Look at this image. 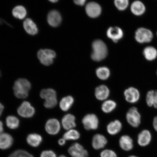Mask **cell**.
Returning a JSON list of instances; mask_svg holds the SVG:
<instances>
[{
    "label": "cell",
    "instance_id": "cell-1",
    "mask_svg": "<svg viewBox=\"0 0 157 157\" xmlns=\"http://www.w3.org/2000/svg\"><path fill=\"white\" fill-rule=\"evenodd\" d=\"M31 88L30 82L25 78H20L16 80L13 88L15 97L19 99H24L28 97Z\"/></svg>",
    "mask_w": 157,
    "mask_h": 157
},
{
    "label": "cell",
    "instance_id": "cell-2",
    "mask_svg": "<svg viewBox=\"0 0 157 157\" xmlns=\"http://www.w3.org/2000/svg\"><path fill=\"white\" fill-rule=\"evenodd\" d=\"M93 52L91 58L93 60L100 62L103 60L107 56L108 49L106 45L103 41L96 40L92 44Z\"/></svg>",
    "mask_w": 157,
    "mask_h": 157
},
{
    "label": "cell",
    "instance_id": "cell-3",
    "mask_svg": "<svg viewBox=\"0 0 157 157\" xmlns=\"http://www.w3.org/2000/svg\"><path fill=\"white\" fill-rule=\"evenodd\" d=\"M154 37L152 31L146 27H139L135 32V39L139 44H148L152 42Z\"/></svg>",
    "mask_w": 157,
    "mask_h": 157
},
{
    "label": "cell",
    "instance_id": "cell-4",
    "mask_svg": "<svg viewBox=\"0 0 157 157\" xmlns=\"http://www.w3.org/2000/svg\"><path fill=\"white\" fill-rule=\"evenodd\" d=\"M40 96L45 100L44 105L47 109H52L57 104L56 92L52 88L42 90L40 92Z\"/></svg>",
    "mask_w": 157,
    "mask_h": 157
},
{
    "label": "cell",
    "instance_id": "cell-5",
    "mask_svg": "<svg viewBox=\"0 0 157 157\" xmlns=\"http://www.w3.org/2000/svg\"><path fill=\"white\" fill-rule=\"evenodd\" d=\"M37 56L41 63L45 66H50L53 63L56 54L51 49H40L37 53Z\"/></svg>",
    "mask_w": 157,
    "mask_h": 157
},
{
    "label": "cell",
    "instance_id": "cell-6",
    "mask_svg": "<svg viewBox=\"0 0 157 157\" xmlns=\"http://www.w3.org/2000/svg\"><path fill=\"white\" fill-rule=\"evenodd\" d=\"M84 128L86 130H95L99 125L98 117L94 114H88L84 117L82 121Z\"/></svg>",
    "mask_w": 157,
    "mask_h": 157
},
{
    "label": "cell",
    "instance_id": "cell-7",
    "mask_svg": "<svg viewBox=\"0 0 157 157\" xmlns=\"http://www.w3.org/2000/svg\"><path fill=\"white\" fill-rule=\"evenodd\" d=\"M126 119L131 126L138 127L141 122V116L136 108L132 107L129 109L126 114Z\"/></svg>",
    "mask_w": 157,
    "mask_h": 157
},
{
    "label": "cell",
    "instance_id": "cell-8",
    "mask_svg": "<svg viewBox=\"0 0 157 157\" xmlns=\"http://www.w3.org/2000/svg\"><path fill=\"white\" fill-rule=\"evenodd\" d=\"M17 112L21 117L29 118L34 115L35 110L28 101H25L19 107Z\"/></svg>",
    "mask_w": 157,
    "mask_h": 157
},
{
    "label": "cell",
    "instance_id": "cell-9",
    "mask_svg": "<svg viewBox=\"0 0 157 157\" xmlns=\"http://www.w3.org/2000/svg\"><path fill=\"white\" fill-rule=\"evenodd\" d=\"M68 152L72 157H88V152L87 150L79 143H74L68 150Z\"/></svg>",
    "mask_w": 157,
    "mask_h": 157
},
{
    "label": "cell",
    "instance_id": "cell-10",
    "mask_svg": "<svg viewBox=\"0 0 157 157\" xmlns=\"http://www.w3.org/2000/svg\"><path fill=\"white\" fill-rule=\"evenodd\" d=\"M86 12L88 16L91 18H96L101 15V6L95 2H90L86 5Z\"/></svg>",
    "mask_w": 157,
    "mask_h": 157
},
{
    "label": "cell",
    "instance_id": "cell-11",
    "mask_svg": "<svg viewBox=\"0 0 157 157\" xmlns=\"http://www.w3.org/2000/svg\"><path fill=\"white\" fill-rule=\"evenodd\" d=\"M47 20L51 26L56 27L61 23L62 18L59 13L56 10H52L48 13Z\"/></svg>",
    "mask_w": 157,
    "mask_h": 157
},
{
    "label": "cell",
    "instance_id": "cell-12",
    "mask_svg": "<svg viewBox=\"0 0 157 157\" xmlns=\"http://www.w3.org/2000/svg\"><path fill=\"white\" fill-rule=\"evenodd\" d=\"M124 95L126 101L131 103L137 102L140 97V94L138 90L133 87H129L125 90Z\"/></svg>",
    "mask_w": 157,
    "mask_h": 157
},
{
    "label": "cell",
    "instance_id": "cell-13",
    "mask_svg": "<svg viewBox=\"0 0 157 157\" xmlns=\"http://www.w3.org/2000/svg\"><path fill=\"white\" fill-rule=\"evenodd\" d=\"M130 10L133 14L136 16L140 17L144 15L146 13V8L142 2L135 1L131 4Z\"/></svg>",
    "mask_w": 157,
    "mask_h": 157
},
{
    "label": "cell",
    "instance_id": "cell-14",
    "mask_svg": "<svg viewBox=\"0 0 157 157\" xmlns=\"http://www.w3.org/2000/svg\"><path fill=\"white\" fill-rule=\"evenodd\" d=\"M107 35L108 38L111 39L114 42L117 43L123 38V32L120 27H110L108 29Z\"/></svg>",
    "mask_w": 157,
    "mask_h": 157
},
{
    "label": "cell",
    "instance_id": "cell-15",
    "mask_svg": "<svg viewBox=\"0 0 157 157\" xmlns=\"http://www.w3.org/2000/svg\"><path fill=\"white\" fill-rule=\"evenodd\" d=\"M60 125L59 122L56 119H52L47 121L45 129L49 134L55 135L57 134L60 131Z\"/></svg>",
    "mask_w": 157,
    "mask_h": 157
},
{
    "label": "cell",
    "instance_id": "cell-16",
    "mask_svg": "<svg viewBox=\"0 0 157 157\" xmlns=\"http://www.w3.org/2000/svg\"><path fill=\"white\" fill-rule=\"evenodd\" d=\"M107 143V140L105 136L101 134H95L92 140V146L96 150L103 148Z\"/></svg>",
    "mask_w": 157,
    "mask_h": 157
},
{
    "label": "cell",
    "instance_id": "cell-17",
    "mask_svg": "<svg viewBox=\"0 0 157 157\" xmlns=\"http://www.w3.org/2000/svg\"><path fill=\"white\" fill-rule=\"evenodd\" d=\"M151 138V135L150 131L147 130H143L139 133L137 143L140 146H146L150 144Z\"/></svg>",
    "mask_w": 157,
    "mask_h": 157
},
{
    "label": "cell",
    "instance_id": "cell-18",
    "mask_svg": "<svg viewBox=\"0 0 157 157\" xmlns=\"http://www.w3.org/2000/svg\"><path fill=\"white\" fill-rule=\"evenodd\" d=\"M63 127L66 130H70L76 126L75 117L72 114L65 115L62 119Z\"/></svg>",
    "mask_w": 157,
    "mask_h": 157
},
{
    "label": "cell",
    "instance_id": "cell-19",
    "mask_svg": "<svg viewBox=\"0 0 157 157\" xmlns=\"http://www.w3.org/2000/svg\"><path fill=\"white\" fill-rule=\"evenodd\" d=\"M109 88L105 85H101L96 88L95 96L97 99L99 101L106 99L109 95Z\"/></svg>",
    "mask_w": 157,
    "mask_h": 157
},
{
    "label": "cell",
    "instance_id": "cell-20",
    "mask_svg": "<svg viewBox=\"0 0 157 157\" xmlns=\"http://www.w3.org/2000/svg\"><path fill=\"white\" fill-rule=\"evenodd\" d=\"M23 27L26 32L31 35H36L38 32V29L36 24L30 18H27L23 23Z\"/></svg>",
    "mask_w": 157,
    "mask_h": 157
},
{
    "label": "cell",
    "instance_id": "cell-21",
    "mask_svg": "<svg viewBox=\"0 0 157 157\" xmlns=\"http://www.w3.org/2000/svg\"><path fill=\"white\" fill-rule=\"evenodd\" d=\"M143 54L147 60L153 61L157 58V50L154 46H147L143 49Z\"/></svg>",
    "mask_w": 157,
    "mask_h": 157
},
{
    "label": "cell",
    "instance_id": "cell-22",
    "mask_svg": "<svg viewBox=\"0 0 157 157\" xmlns=\"http://www.w3.org/2000/svg\"><path fill=\"white\" fill-rule=\"evenodd\" d=\"M13 139L10 135L3 133L0 135V149L5 150L9 149L13 145Z\"/></svg>",
    "mask_w": 157,
    "mask_h": 157
},
{
    "label": "cell",
    "instance_id": "cell-23",
    "mask_svg": "<svg viewBox=\"0 0 157 157\" xmlns=\"http://www.w3.org/2000/svg\"><path fill=\"white\" fill-rule=\"evenodd\" d=\"M119 145L123 150L128 151L132 150L133 147L132 139L128 135H123L120 139Z\"/></svg>",
    "mask_w": 157,
    "mask_h": 157
},
{
    "label": "cell",
    "instance_id": "cell-24",
    "mask_svg": "<svg viewBox=\"0 0 157 157\" xmlns=\"http://www.w3.org/2000/svg\"><path fill=\"white\" fill-rule=\"evenodd\" d=\"M122 124L118 120L111 121L107 126V131L111 135H115L118 133L122 129Z\"/></svg>",
    "mask_w": 157,
    "mask_h": 157
},
{
    "label": "cell",
    "instance_id": "cell-25",
    "mask_svg": "<svg viewBox=\"0 0 157 157\" xmlns=\"http://www.w3.org/2000/svg\"><path fill=\"white\" fill-rule=\"evenodd\" d=\"M74 99L71 96H68L63 98L60 102V109L63 111H67L72 107L74 103Z\"/></svg>",
    "mask_w": 157,
    "mask_h": 157
},
{
    "label": "cell",
    "instance_id": "cell-26",
    "mask_svg": "<svg viewBox=\"0 0 157 157\" xmlns=\"http://www.w3.org/2000/svg\"><path fill=\"white\" fill-rule=\"evenodd\" d=\"M42 140V137L36 133H33L28 135L27 137V143L30 146L36 147L40 145Z\"/></svg>",
    "mask_w": 157,
    "mask_h": 157
},
{
    "label": "cell",
    "instance_id": "cell-27",
    "mask_svg": "<svg viewBox=\"0 0 157 157\" xmlns=\"http://www.w3.org/2000/svg\"><path fill=\"white\" fill-rule=\"evenodd\" d=\"M27 12L25 8L22 6H17L13 9L12 14L15 18L23 19L26 16Z\"/></svg>",
    "mask_w": 157,
    "mask_h": 157
},
{
    "label": "cell",
    "instance_id": "cell-28",
    "mask_svg": "<svg viewBox=\"0 0 157 157\" xmlns=\"http://www.w3.org/2000/svg\"><path fill=\"white\" fill-rule=\"evenodd\" d=\"M117 106L115 101L112 100H107L103 103L101 105V109L103 112L109 113L113 111Z\"/></svg>",
    "mask_w": 157,
    "mask_h": 157
},
{
    "label": "cell",
    "instance_id": "cell-29",
    "mask_svg": "<svg viewBox=\"0 0 157 157\" xmlns=\"http://www.w3.org/2000/svg\"><path fill=\"white\" fill-rule=\"evenodd\" d=\"M96 75L99 79L105 80L109 77L110 72L109 68L105 67H102L97 69Z\"/></svg>",
    "mask_w": 157,
    "mask_h": 157
},
{
    "label": "cell",
    "instance_id": "cell-30",
    "mask_svg": "<svg viewBox=\"0 0 157 157\" xmlns=\"http://www.w3.org/2000/svg\"><path fill=\"white\" fill-rule=\"evenodd\" d=\"M80 134L77 130L70 129L63 135V138L66 140H76L79 139Z\"/></svg>",
    "mask_w": 157,
    "mask_h": 157
},
{
    "label": "cell",
    "instance_id": "cell-31",
    "mask_svg": "<svg viewBox=\"0 0 157 157\" xmlns=\"http://www.w3.org/2000/svg\"><path fill=\"white\" fill-rule=\"evenodd\" d=\"M6 123L8 127L11 129H16L19 125V121L18 118L13 116H9L6 119Z\"/></svg>",
    "mask_w": 157,
    "mask_h": 157
},
{
    "label": "cell",
    "instance_id": "cell-32",
    "mask_svg": "<svg viewBox=\"0 0 157 157\" xmlns=\"http://www.w3.org/2000/svg\"><path fill=\"white\" fill-rule=\"evenodd\" d=\"M114 4L119 10L124 11L128 7L129 1L128 0H116L114 1Z\"/></svg>",
    "mask_w": 157,
    "mask_h": 157
},
{
    "label": "cell",
    "instance_id": "cell-33",
    "mask_svg": "<svg viewBox=\"0 0 157 157\" xmlns=\"http://www.w3.org/2000/svg\"><path fill=\"white\" fill-rule=\"evenodd\" d=\"M9 157H34L26 151L19 150L15 151Z\"/></svg>",
    "mask_w": 157,
    "mask_h": 157
},
{
    "label": "cell",
    "instance_id": "cell-34",
    "mask_svg": "<svg viewBox=\"0 0 157 157\" xmlns=\"http://www.w3.org/2000/svg\"><path fill=\"white\" fill-rule=\"evenodd\" d=\"M154 90H151L147 94L146 101L147 105L149 107L153 106V99L154 94Z\"/></svg>",
    "mask_w": 157,
    "mask_h": 157
},
{
    "label": "cell",
    "instance_id": "cell-35",
    "mask_svg": "<svg viewBox=\"0 0 157 157\" xmlns=\"http://www.w3.org/2000/svg\"><path fill=\"white\" fill-rule=\"evenodd\" d=\"M101 157H117V155L113 151L110 150H105L101 152Z\"/></svg>",
    "mask_w": 157,
    "mask_h": 157
},
{
    "label": "cell",
    "instance_id": "cell-36",
    "mask_svg": "<svg viewBox=\"0 0 157 157\" xmlns=\"http://www.w3.org/2000/svg\"><path fill=\"white\" fill-rule=\"evenodd\" d=\"M40 157H56L55 153L52 151H45L40 155Z\"/></svg>",
    "mask_w": 157,
    "mask_h": 157
},
{
    "label": "cell",
    "instance_id": "cell-37",
    "mask_svg": "<svg viewBox=\"0 0 157 157\" xmlns=\"http://www.w3.org/2000/svg\"><path fill=\"white\" fill-rule=\"evenodd\" d=\"M153 106L157 109V90L154 91V99H153Z\"/></svg>",
    "mask_w": 157,
    "mask_h": 157
},
{
    "label": "cell",
    "instance_id": "cell-38",
    "mask_svg": "<svg viewBox=\"0 0 157 157\" xmlns=\"http://www.w3.org/2000/svg\"><path fill=\"white\" fill-rule=\"evenodd\" d=\"M86 0H75L74 2L76 5L78 6H83L86 3Z\"/></svg>",
    "mask_w": 157,
    "mask_h": 157
},
{
    "label": "cell",
    "instance_id": "cell-39",
    "mask_svg": "<svg viewBox=\"0 0 157 157\" xmlns=\"http://www.w3.org/2000/svg\"><path fill=\"white\" fill-rule=\"evenodd\" d=\"M153 126L154 128L157 132V116L154 118L153 121Z\"/></svg>",
    "mask_w": 157,
    "mask_h": 157
},
{
    "label": "cell",
    "instance_id": "cell-40",
    "mask_svg": "<svg viewBox=\"0 0 157 157\" xmlns=\"http://www.w3.org/2000/svg\"><path fill=\"white\" fill-rule=\"evenodd\" d=\"M58 143L60 146H63V145L65 144L66 140H65V139L63 138L62 139H59V140L58 141Z\"/></svg>",
    "mask_w": 157,
    "mask_h": 157
},
{
    "label": "cell",
    "instance_id": "cell-41",
    "mask_svg": "<svg viewBox=\"0 0 157 157\" xmlns=\"http://www.w3.org/2000/svg\"><path fill=\"white\" fill-rule=\"evenodd\" d=\"M3 131V124L2 122L1 121H0V135L3 133L2 132Z\"/></svg>",
    "mask_w": 157,
    "mask_h": 157
},
{
    "label": "cell",
    "instance_id": "cell-42",
    "mask_svg": "<svg viewBox=\"0 0 157 157\" xmlns=\"http://www.w3.org/2000/svg\"><path fill=\"white\" fill-rule=\"evenodd\" d=\"M4 109V106L2 104L0 103V116L2 114V113L3 110Z\"/></svg>",
    "mask_w": 157,
    "mask_h": 157
},
{
    "label": "cell",
    "instance_id": "cell-43",
    "mask_svg": "<svg viewBox=\"0 0 157 157\" xmlns=\"http://www.w3.org/2000/svg\"><path fill=\"white\" fill-rule=\"evenodd\" d=\"M50 2L53 3H55L58 2V1H57V0H56V1H55V0H53V1H50Z\"/></svg>",
    "mask_w": 157,
    "mask_h": 157
},
{
    "label": "cell",
    "instance_id": "cell-44",
    "mask_svg": "<svg viewBox=\"0 0 157 157\" xmlns=\"http://www.w3.org/2000/svg\"><path fill=\"white\" fill-rule=\"evenodd\" d=\"M128 157H137L136 156H134V155H131V156H129Z\"/></svg>",
    "mask_w": 157,
    "mask_h": 157
},
{
    "label": "cell",
    "instance_id": "cell-45",
    "mask_svg": "<svg viewBox=\"0 0 157 157\" xmlns=\"http://www.w3.org/2000/svg\"><path fill=\"white\" fill-rule=\"evenodd\" d=\"M59 157H67L63 155H60V156H59Z\"/></svg>",
    "mask_w": 157,
    "mask_h": 157
},
{
    "label": "cell",
    "instance_id": "cell-46",
    "mask_svg": "<svg viewBox=\"0 0 157 157\" xmlns=\"http://www.w3.org/2000/svg\"><path fill=\"white\" fill-rule=\"evenodd\" d=\"M1 71H0V77H1Z\"/></svg>",
    "mask_w": 157,
    "mask_h": 157
},
{
    "label": "cell",
    "instance_id": "cell-47",
    "mask_svg": "<svg viewBox=\"0 0 157 157\" xmlns=\"http://www.w3.org/2000/svg\"><path fill=\"white\" fill-rule=\"evenodd\" d=\"M156 36H157V31H156Z\"/></svg>",
    "mask_w": 157,
    "mask_h": 157
},
{
    "label": "cell",
    "instance_id": "cell-48",
    "mask_svg": "<svg viewBox=\"0 0 157 157\" xmlns=\"http://www.w3.org/2000/svg\"></svg>",
    "mask_w": 157,
    "mask_h": 157
}]
</instances>
